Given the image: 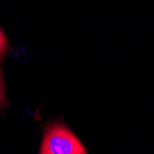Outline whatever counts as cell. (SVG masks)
Wrapping results in <instances>:
<instances>
[{"label": "cell", "instance_id": "3957f363", "mask_svg": "<svg viewBox=\"0 0 154 154\" xmlns=\"http://www.w3.org/2000/svg\"><path fill=\"white\" fill-rule=\"evenodd\" d=\"M5 99V93H4V84H3V79L1 76V72H0V107L2 106Z\"/></svg>", "mask_w": 154, "mask_h": 154}, {"label": "cell", "instance_id": "6da1fadb", "mask_svg": "<svg viewBox=\"0 0 154 154\" xmlns=\"http://www.w3.org/2000/svg\"><path fill=\"white\" fill-rule=\"evenodd\" d=\"M40 153L42 154H85L86 149L79 138L59 122L49 124L42 140Z\"/></svg>", "mask_w": 154, "mask_h": 154}, {"label": "cell", "instance_id": "7a4b0ae2", "mask_svg": "<svg viewBox=\"0 0 154 154\" xmlns=\"http://www.w3.org/2000/svg\"><path fill=\"white\" fill-rule=\"evenodd\" d=\"M8 49V43L3 32L0 29V58H2L7 54Z\"/></svg>", "mask_w": 154, "mask_h": 154}]
</instances>
